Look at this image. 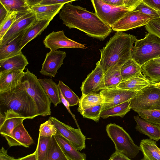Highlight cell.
Instances as JSON below:
<instances>
[{
    "label": "cell",
    "mask_w": 160,
    "mask_h": 160,
    "mask_svg": "<svg viewBox=\"0 0 160 160\" xmlns=\"http://www.w3.org/2000/svg\"><path fill=\"white\" fill-rule=\"evenodd\" d=\"M22 82L34 101L38 116L51 115L52 102L37 77L27 68Z\"/></svg>",
    "instance_id": "277c9868"
},
{
    "label": "cell",
    "mask_w": 160,
    "mask_h": 160,
    "mask_svg": "<svg viewBox=\"0 0 160 160\" xmlns=\"http://www.w3.org/2000/svg\"><path fill=\"white\" fill-rule=\"evenodd\" d=\"M17 14V13L15 12H9L5 20L0 24V40L3 37L15 20Z\"/></svg>",
    "instance_id": "ab89813d"
},
{
    "label": "cell",
    "mask_w": 160,
    "mask_h": 160,
    "mask_svg": "<svg viewBox=\"0 0 160 160\" xmlns=\"http://www.w3.org/2000/svg\"><path fill=\"white\" fill-rule=\"evenodd\" d=\"M17 160L14 157L9 156L8 154L7 150L2 147L0 150V160Z\"/></svg>",
    "instance_id": "c3c4849f"
},
{
    "label": "cell",
    "mask_w": 160,
    "mask_h": 160,
    "mask_svg": "<svg viewBox=\"0 0 160 160\" xmlns=\"http://www.w3.org/2000/svg\"><path fill=\"white\" fill-rule=\"evenodd\" d=\"M28 63L27 59L22 52L14 56L0 60V72L10 70L23 71Z\"/></svg>",
    "instance_id": "44dd1931"
},
{
    "label": "cell",
    "mask_w": 160,
    "mask_h": 160,
    "mask_svg": "<svg viewBox=\"0 0 160 160\" xmlns=\"http://www.w3.org/2000/svg\"><path fill=\"white\" fill-rule=\"evenodd\" d=\"M135 36L117 32L100 49L101 56L99 60L104 73L116 66L121 67L128 60L132 59L131 51L136 40Z\"/></svg>",
    "instance_id": "7a4b0ae2"
},
{
    "label": "cell",
    "mask_w": 160,
    "mask_h": 160,
    "mask_svg": "<svg viewBox=\"0 0 160 160\" xmlns=\"http://www.w3.org/2000/svg\"><path fill=\"white\" fill-rule=\"evenodd\" d=\"M43 0H26L28 5L30 7L39 4Z\"/></svg>",
    "instance_id": "f5cc1de1"
},
{
    "label": "cell",
    "mask_w": 160,
    "mask_h": 160,
    "mask_svg": "<svg viewBox=\"0 0 160 160\" xmlns=\"http://www.w3.org/2000/svg\"><path fill=\"white\" fill-rule=\"evenodd\" d=\"M96 65L95 68L82 82L81 89L83 95L92 92H97L106 88L104 71L99 61Z\"/></svg>",
    "instance_id": "5bb4252c"
},
{
    "label": "cell",
    "mask_w": 160,
    "mask_h": 160,
    "mask_svg": "<svg viewBox=\"0 0 160 160\" xmlns=\"http://www.w3.org/2000/svg\"><path fill=\"white\" fill-rule=\"evenodd\" d=\"M138 91L119 88H105L101 90L103 98L101 111L124 102L130 101Z\"/></svg>",
    "instance_id": "30bf717a"
},
{
    "label": "cell",
    "mask_w": 160,
    "mask_h": 160,
    "mask_svg": "<svg viewBox=\"0 0 160 160\" xmlns=\"http://www.w3.org/2000/svg\"><path fill=\"white\" fill-rule=\"evenodd\" d=\"M95 13L111 28L130 10L124 6H116L102 0H91Z\"/></svg>",
    "instance_id": "ba28073f"
},
{
    "label": "cell",
    "mask_w": 160,
    "mask_h": 160,
    "mask_svg": "<svg viewBox=\"0 0 160 160\" xmlns=\"http://www.w3.org/2000/svg\"><path fill=\"white\" fill-rule=\"evenodd\" d=\"M9 12L2 4L0 5V24L2 23L8 16Z\"/></svg>",
    "instance_id": "681fc988"
},
{
    "label": "cell",
    "mask_w": 160,
    "mask_h": 160,
    "mask_svg": "<svg viewBox=\"0 0 160 160\" xmlns=\"http://www.w3.org/2000/svg\"><path fill=\"white\" fill-rule=\"evenodd\" d=\"M22 122L17 125L10 135L5 138L10 147L19 146L29 148L34 143Z\"/></svg>",
    "instance_id": "2e32d148"
},
{
    "label": "cell",
    "mask_w": 160,
    "mask_h": 160,
    "mask_svg": "<svg viewBox=\"0 0 160 160\" xmlns=\"http://www.w3.org/2000/svg\"><path fill=\"white\" fill-rule=\"evenodd\" d=\"M108 136L113 142L115 149L122 152L131 159L135 158L140 150L132 139L124 129L115 123L106 127Z\"/></svg>",
    "instance_id": "8992f818"
},
{
    "label": "cell",
    "mask_w": 160,
    "mask_h": 160,
    "mask_svg": "<svg viewBox=\"0 0 160 160\" xmlns=\"http://www.w3.org/2000/svg\"><path fill=\"white\" fill-rule=\"evenodd\" d=\"M55 138L68 160H86V155L77 150L68 140L57 133Z\"/></svg>",
    "instance_id": "603a6c76"
},
{
    "label": "cell",
    "mask_w": 160,
    "mask_h": 160,
    "mask_svg": "<svg viewBox=\"0 0 160 160\" xmlns=\"http://www.w3.org/2000/svg\"><path fill=\"white\" fill-rule=\"evenodd\" d=\"M155 18L138 10L129 11L114 23L112 29L116 32L125 31L146 25Z\"/></svg>",
    "instance_id": "9c48e42d"
},
{
    "label": "cell",
    "mask_w": 160,
    "mask_h": 160,
    "mask_svg": "<svg viewBox=\"0 0 160 160\" xmlns=\"http://www.w3.org/2000/svg\"><path fill=\"white\" fill-rule=\"evenodd\" d=\"M66 56L65 52L60 50L50 51L47 53L42 65L40 73L51 78L55 77L58 70L63 64Z\"/></svg>",
    "instance_id": "9a60e30c"
},
{
    "label": "cell",
    "mask_w": 160,
    "mask_h": 160,
    "mask_svg": "<svg viewBox=\"0 0 160 160\" xmlns=\"http://www.w3.org/2000/svg\"><path fill=\"white\" fill-rule=\"evenodd\" d=\"M51 137L43 136L39 135L36 150L37 160H47Z\"/></svg>",
    "instance_id": "e575fe53"
},
{
    "label": "cell",
    "mask_w": 160,
    "mask_h": 160,
    "mask_svg": "<svg viewBox=\"0 0 160 160\" xmlns=\"http://www.w3.org/2000/svg\"><path fill=\"white\" fill-rule=\"evenodd\" d=\"M24 31L8 43L0 45V60L20 54L23 48L21 43Z\"/></svg>",
    "instance_id": "cb8c5ba5"
},
{
    "label": "cell",
    "mask_w": 160,
    "mask_h": 160,
    "mask_svg": "<svg viewBox=\"0 0 160 160\" xmlns=\"http://www.w3.org/2000/svg\"><path fill=\"white\" fill-rule=\"evenodd\" d=\"M36 19L35 14L32 10L24 14L17 13L15 20L0 40V45L10 42L24 31Z\"/></svg>",
    "instance_id": "7c38bea8"
},
{
    "label": "cell",
    "mask_w": 160,
    "mask_h": 160,
    "mask_svg": "<svg viewBox=\"0 0 160 160\" xmlns=\"http://www.w3.org/2000/svg\"><path fill=\"white\" fill-rule=\"evenodd\" d=\"M103 98L100 93L90 92L86 95H82L79 98L78 111L80 113L86 108L102 104Z\"/></svg>",
    "instance_id": "f546056e"
},
{
    "label": "cell",
    "mask_w": 160,
    "mask_h": 160,
    "mask_svg": "<svg viewBox=\"0 0 160 160\" xmlns=\"http://www.w3.org/2000/svg\"><path fill=\"white\" fill-rule=\"evenodd\" d=\"M143 2L156 10L160 11V0H143Z\"/></svg>",
    "instance_id": "7dc6e473"
},
{
    "label": "cell",
    "mask_w": 160,
    "mask_h": 160,
    "mask_svg": "<svg viewBox=\"0 0 160 160\" xmlns=\"http://www.w3.org/2000/svg\"><path fill=\"white\" fill-rule=\"evenodd\" d=\"M39 135L52 137L58 133L57 129L53 122L50 119L41 124L39 129Z\"/></svg>",
    "instance_id": "f35d334b"
},
{
    "label": "cell",
    "mask_w": 160,
    "mask_h": 160,
    "mask_svg": "<svg viewBox=\"0 0 160 160\" xmlns=\"http://www.w3.org/2000/svg\"><path fill=\"white\" fill-rule=\"evenodd\" d=\"M0 109L5 111L12 110L26 119H33L38 116L34 101L22 82L10 90L0 93Z\"/></svg>",
    "instance_id": "3957f363"
},
{
    "label": "cell",
    "mask_w": 160,
    "mask_h": 160,
    "mask_svg": "<svg viewBox=\"0 0 160 160\" xmlns=\"http://www.w3.org/2000/svg\"><path fill=\"white\" fill-rule=\"evenodd\" d=\"M158 150L159 152V153L160 154V148H159L158 147Z\"/></svg>",
    "instance_id": "680465c9"
},
{
    "label": "cell",
    "mask_w": 160,
    "mask_h": 160,
    "mask_svg": "<svg viewBox=\"0 0 160 160\" xmlns=\"http://www.w3.org/2000/svg\"><path fill=\"white\" fill-rule=\"evenodd\" d=\"M132 48V58L141 67L148 62L160 57V38L148 32L141 39H137Z\"/></svg>",
    "instance_id": "5b68a950"
},
{
    "label": "cell",
    "mask_w": 160,
    "mask_h": 160,
    "mask_svg": "<svg viewBox=\"0 0 160 160\" xmlns=\"http://www.w3.org/2000/svg\"><path fill=\"white\" fill-rule=\"evenodd\" d=\"M141 66L132 59L127 60L121 66V73L122 81L137 77H143L141 72Z\"/></svg>",
    "instance_id": "83f0119b"
},
{
    "label": "cell",
    "mask_w": 160,
    "mask_h": 160,
    "mask_svg": "<svg viewBox=\"0 0 160 160\" xmlns=\"http://www.w3.org/2000/svg\"><path fill=\"white\" fill-rule=\"evenodd\" d=\"M139 147L143 155L142 160H160L156 141L150 138L143 139L141 141Z\"/></svg>",
    "instance_id": "484cf974"
},
{
    "label": "cell",
    "mask_w": 160,
    "mask_h": 160,
    "mask_svg": "<svg viewBox=\"0 0 160 160\" xmlns=\"http://www.w3.org/2000/svg\"><path fill=\"white\" fill-rule=\"evenodd\" d=\"M105 3L116 6H123V0H102Z\"/></svg>",
    "instance_id": "f907efd6"
},
{
    "label": "cell",
    "mask_w": 160,
    "mask_h": 160,
    "mask_svg": "<svg viewBox=\"0 0 160 160\" xmlns=\"http://www.w3.org/2000/svg\"><path fill=\"white\" fill-rule=\"evenodd\" d=\"M157 12L159 15V18H160V11H157Z\"/></svg>",
    "instance_id": "6f0895ef"
},
{
    "label": "cell",
    "mask_w": 160,
    "mask_h": 160,
    "mask_svg": "<svg viewBox=\"0 0 160 160\" xmlns=\"http://www.w3.org/2000/svg\"><path fill=\"white\" fill-rule=\"evenodd\" d=\"M137 123L135 128L140 133L156 142L160 139V125L151 123L139 116H134Z\"/></svg>",
    "instance_id": "d6986e66"
},
{
    "label": "cell",
    "mask_w": 160,
    "mask_h": 160,
    "mask_svg": "<svg viewBox=\"0 0 160 160\" xmlns=\"http://www.w3.org/2000/svg\"><path fill=\"white\" fill-rule=\"evenodd\" d=\"M45 48L51 51H56L62 48H76L85 49L86 47L68 38L63 30L53 31L46 36L43 41Z\"/></svg>",
    "instance_id": "4fadbf2b"
},
{
    "label": "cell",
    "mask_w": 160,
    "mask_h": 160,
    "mask_svg": "<svg viewBox=\"0 0 160 160\" xmlns=\"http://www.w3.org/2000/svg\"><path fill=\"white\" fill-rule=\"evenodd\" d=\"M4 120L0 123V133L5 138L10 135L13 129L26 119L11 109L4 112Z\"/></svg>",
    "instance_id": "ac0fdd59"
},
{
    "label": "cell",
    "mask_w": 160,
    "mask_h": 160,
    "mask_svg": "<svg viewBox=\"0 0 160 160\" xmlns=\"http://www.w3.org/2000/svg\"><path fill=\"white\" fill-rule=\"evenodd\" d=\"M49 119L54 124L58 133L69 141L77 150L81 151L85 148L86 138L80 128L75 129L53 117H50Z\"/></svg>",
    "instance_id": "8fae6325"
},
{
    "label": "cell",
    "mask_w": 160,
    "mask_h": 160,
    "mask_svg": "<svg viewBox=\"0 0 160 160\" xmlns=\"http://www.w3.org/2000/svg\"><path fill=\"white\" fill-rule=\"evenodd\" d=\"M58 86L64 97L68 102L70 106L78 104L79 98L71 89L61 80L59 81Z\"/></svg>",
    "instance_id": "d590c367"
},
{
    "label": "cell",
    "mask_w": 160,
    "mask_h": 160,
    "mask_svg": "<svg viewBox=\"0 0 160 160\" xmlns=\"http://www.w3.org/2000/svg\"><path fill=\"white\" fill-rule=\"evenodd\" d=\"M156 86L160 88V83L158 84L157 85H156Z\"/></svg>",
    "instance_id": "9f6ffc18"
},
{
    "label": "cell",
    "mask_w": 160,
    "mask_h": 160,
    "mask_svg": "<svg viewBox=\"0 0 160 160\" xmlns=\"http://www.w3.org/2000/svg\"><path fill=\"white\" fill-rule=\"evenodd\" d=\"M131 109L130 101H127L102 111L100 117L103 119L109 117L123 118Z\"/></svg>",
    "instance_id": "4dcf8cb0"
},
{
    "label": "cell",
    "mask_w": 160,
    "mask_h": 160,
    "mask_svg": "<svg viewBox=\"0 0 160 160\" xmlns=\"http://www.w3.org/2000/svg\"><path fill=\"white\" fill-rule=\"evenodd\" d=\"M102 106L101 104L85 109L80 114L84 118L91 119L98 122L100 117Z\"/></svg>",
    "instance_id": "74e56055"
},
{
    "label": "cell",
    "mask_w": 160,
    "mask_h": 160,
    "mask_svg": "<svg viewBox=\"0 0 160 160\" xmlns=\"http://www.w3.org/2000/svg\"><path fill=\"white\" fill-rule=\"evenodd\" d=\"M121 67L116 66L112 68L104 73V80L106 88H116L122 81L121 73Z\"/></svg>",
    "instance_id": "d6a6232c"
},
{
    "label": "cell",
    "mask_w": 160,
    "mask_h": 160,
    "mask_svg": "<svg viewBox=\"0 0 160 160\" xmlns=\"http://www.w3.org/2000/svg\"><path fill=\"white\" fill-rule=\"evenodd\" d=\"M76 0H43L39 4L45 5L61 3L66 4Z\"/></svg>",
    "instance_id": "bcb514c9"
},
{
    "label": "cell",
    "mask_w": 160,
    "mask_h": 160,
    "mask_svg": "<svg viewBox=\"0 0 160 160\" xmlns=\"http://www.w3.org/2000/svg\"><path fill=\"white\" fill-rule=\"evenodd\" d=\"M158 84L143 77H137L121 81L117 88L135 91H139L144 88Z\"/></svg>",
    "instance_id": "d4e9b609"
},
{
    "label": "cell",
    "mask_w": 160,
    "mask_h": 160,
    "mask_svg": "<svg viewBox=\"0 0 160 160\" xmlns=\"http://www.w3.org/2000/svg\"><path fill=\"white\" fill-rule=\"evenodd\" d=\"M64 3L41 5L30 7L37 20L48 19L50 21L60 11Z\"/></svg>",
    "instance_id": "7402d4cb"
},
{
    "label": "cell",
    "mask_w": 160,
    "mask_h": 160,
    "mask_svg": "<svg viewBox=\"0 0 160 160\" xmlns=\"http://www.w3.org/2000/svg\"><path fill=\"white\" fill-rule=\"evenodd\" d=\"M59 17L70 29L76 28L101 40H104L112 31V28L95 12L70 2L64 5L59 12Z\"/></svg>",
    "instance_id": "6da1fadb"
},
{
    "label": "cell",
    "mask_w": 160,
    "mask_h": 160,
    "mask_svg": "<svg viewBox=\"0 0 160 160\" xmlns=\"http://www.w3.org/2000/svg\"></svg>",
    "instance_id": "91938a15"
},
{
    "label": "cell",
    "mask_w": 160,
    "mask_h": 160,
    "mask_svg": "<svg viewBox=\"0 0 160 160\" xmlns=\"http://www.w3.org/2000/svg\"><path fill=\"white\" fill-rule=\"evenodd\" d=\"M17 160H37L36 151L35 150L33 153L18 158Z\"/></svg>",
    "instance_id": "816d5d0a"
},
{
    "label": "cell",
    "mask_w": 160,
    "mask_h": 160,
    "mask_svg": "<svg viewBox=\"0 0 160 160\" xmlns=\"http://www.w3.org/2000/svg\"><path fill=\"white\" fill-rule=\"evenodd\" d=\"M47 160H68L58 143L55 135L51 137Z\"/></svg>",
    "instance_id": "836d02e7"
},
{
    "label": "cell",
    "mask_w": 160,
    "mask_h": 160,
    "mask_svg": "<svg viewBox=\"0 0 160 160\" xmlns=\"http://www.w3.org/2000/svg\"><path fill=\"white\" fill-rule=\"evenodd\" d=\"M51 21L48 19L37 20L24 31L22 39L21 47L23 48L31 40L41 34Z\"/></svg>",
    "instance_id": "ffe728a7"
},
{
    "label": "cell",
    "mask_w": 160,
    "mask_h": 160,
    "mask_svg": "<svg viewBox=\"0 0 160 160\" xmlns=\"http://www.w3.org/2000/svg\"><path fill=\"white\" fill-rule=\"evenodd\" d=\"M146 30L160 38V18L152 19L145 26Z\"/></svg>",
    "instance_id": "60d3db41"
},
{
    "label": "cell",
    "mask_w": 160,
    "mask_h": 160,
    "mask_svg": "<svg viewBox=\"0 0 160 160\" xmlns=\"http://www.w3.org/2000/svg\"><path fill=\"white\" fill-rule=\"evenodd\" d=\"M130 101L131 108L135 112L153 110L160 104V88L156 85L146 87L138 91Z\"/></svg>",
    "instance_id": "52a82bcc"
},
{
    "label": "cell",
    "mask_w": 160,
    "mask_h": 160,
    "mask_svg": "<svg viewBox=\"0 0 160 160\" xmlns=\"http://www.w3.org/2000/svg\"><path fill=\"white\" fill-rule=\"evenodd\" d=\"M122 152L115 149V152L110 157L109 160H131Z\"/></svg>",
    "instance_id": "f6af8a7d"
},
{
    "label": "cell",
    "mask_w": 160,
    "mask_h": 160,
    "mask_svg": "<svg viewBox=\"0 0 160 160\" xmlns=\"http://www.w3.org/2000/svg\"><path fill=\"white\" fill-rule=\"evenodd\" d=\"M143 0H123V6L130 11L136 9Z\"/></svg>",
    "instance_id": "7bdbcfd3"
},
{
    "label": "cell",
    "mask_w": 160,
    "mask_h": 160,
    "mask_svg": "<svg viewBox=\"0 0 160 160\" xmlns=\"http://www.w3.org/2000/svg\"><path fill=\"white\" fill-rule=\"evenodd\" d=\"M24 72L19 70L0 72V93L7 91L19 84Z\"/></svg>",
    "instance_id": "e0dca14e"
},
{
    "label": "cell",
    "mask_w": 160,
    "mask_h": 160,
    "mask_svg": "<svg viewBox=\"0 0 160 160\" xmlns=\"http://www.w3.org/2000/svg\"><path fill=\"white\" fill-rule=\"evenodd\" d=\"M39 79L54 107L62 102L60 98L58 84L51 78H45Z\"/></svg>",
    "instance_id": "4316f807"
},
{
    "label": "cell",
    "mask_w": 160,
    "mask_h": 160,
    "mask_svg": "<svg viewBox=\"0 0 160 160\" xmlns=\"http://www.w3.org/2000/svg\"><path fill=\"white\" fill-rule=\"evenodd\" d=\"M136 112L141 118L151 123L160 125V110H140Z\"/></svg>",
    "instance_id": "8d00e7d4"
},
{
    "label": "cell",
    "mask_w": 160,
    "mask_h": 160,
    "mask_svg": "<svg viewBox=\"0 0 160 160\" xmlns=\"http://www.w3.org/2000/svg\"><path fill=\"white\" fill-rule=\"evenodd\" d=\"M0 2L9 12L24 14L31 10L26 0H0Z\"/></svg>",
    "instance_id": "1f68e13d"
},
{
    "label": "cell",
    "mask_w": 160,
    "mask_h": 160,
    "mask_svg": "<svg viewBox=\"0 0 160 160\" xmlns=\"http://www.w3.org/2000/svg\"><path fill=\"white\" fill-rule=\"evenodd\" d=\"M153 110H160V104L155 107Z\"/></svg>",
    "instance_id": "11a10c76"
},
{
    "label": "cell",
    "mask_w": 160,
    "mask_h": 160,
    "mask_svg": "<svg viewBox=\"0 0 160 160\" xmlns=\"http://www.w3.org/2000/svg\"><path fill=\"white\" fill-rule=\"evenodd\" d=\"M152 60L156 63H160V57L154 59Z\"/></svg>",
    "instance_id": "db71d44e"
},
{
    "label": "cell",
    "mask_w": 160,
    "mask_h": 160,
    "mask_svg": "<svg viewBox=\"0 0 160 160\" xmlns=\"http://www.w3.org/2000/svg\"><path fill=\"white\" fill-rule=\"evenodd\" d=\"M59 96L60 98L61 101V102L66 107L68 112L71 114L72 117L73 118L74 120L75 121V122L78 128H80L78 124V123L77 120L75 118V115L73 114L71 111L70 108V105L68 102L65 98L63 95H62L61 91L59 89Z\"/></svg>",
    "instance_id": "ee69618b"
},
{
    "label": "cell",
    "mask_w": 160,
    "mask_h": 160,
    "mask_svg": "<svg viewBox=\"0 0 160 160\" xmlns=\"http://www.w3.org/2000/svg\"><path fill=\"white\" fill-rule=\"evenodd\" d=\"M141 72L146 78L154 83H160V63L150 60L141 66Z\"/></svg>",
    "instance_id": "f1b7e54d"
},
{
    "label": "cell",
    "mask_w": 160,
    "mask_h": 160,
    "mask_svg": "<svg viewBox=\"0 0 160 160\" xmlns=\"http://www.w3.org/2000/svg\"><path fill=\"white\" fill-rule=\"evenodd\" d=\"M136 10L141 12L154 17L155 18H159L157 11L149 6L144 2H142L137 8Z\"/></svg>",
    "instance_id": "b9f144b4"
}]
</instances>
